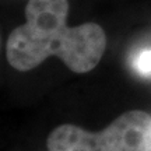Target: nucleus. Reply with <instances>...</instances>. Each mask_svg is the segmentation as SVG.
<instances>
[{"label": "nucleus", "mask_w": 151, "mask_h": 151, "mask_svg": "<svg viewBox=\"0 0 151 151\" xmlns=\"http://www.w3.org/2000/svg\"><path fill=\"white\" fill-rule=\"evenodd\" d=\"M48 151H151V115L133 109L98 133L60 124L46 140Z\"/></svg>", "instance_id": "f03ea898"}, {"label": "nucleus", "mask_w": 151, "mask_h": 151, "mask_svg": "<svg viewBox=\"0 0 151 151\" xmlns=\"http://www.w3.org/2000/svg\"><path fill=\"white\" fill-rule=\"evenodd\" d=\"M134 70L141 76H151V49L141 50L133 60Z\"/></svg>", "instance_id": "7ed1b4c3"}, {"label": "nucleus", "mask_w": 151, "mask_h": 151, "mask_svg": "<svg viewBox=\"0 0 151 151\" xmlns=\"http://www.w3.org/2000/svg\"><path fill=\"white\" fill-rule=\"evenodd\" d=\"M67 0H28L25 22L9 35L6 56L18 71H29L56 56L73 73L95 69L106 49V34L95 22L67 25Z\"/></svg>", "instance_id": "f257e3e1"}]
</instances>
